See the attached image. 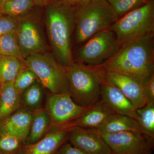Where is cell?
<instances>
[{
    "instance_id": "14",
    "label": "cell",
    "mask_w": 154,
    "mask_h": 154,
    "mask_svg": "<svg viewBox=\"0 0 154 154\" xmlns=\"http://www.w3.org/2000/svg\"><path fill=\"white\" fill-rule=\"evenodd\" d=\"M101 97L115 114L129 116L140 124L136 109L131 102L118 88L105 79L101 86Z\"/></svg>"
},
{
    "instance_id": "16",
    "label": "cell",
    "mask_w": 154,
    "mask_h": 154,
    "mask_svg": "<svg viewBox=\"0 0 154 154\" xmlns=\"http://www.w3.org/2000/svg\"><path fill=\"white\" fill-rule=\"evenodd\" d=\"M35 115V111L21 107L0 122V134H7L24 139Z\"/></svg>"
},
{
    "instance_id": "10",
    "label": "cell",
    "mask_w": 154,
    "mask_h": 154,
    "mask_svg": "<svg viewBox=\"0 0 154 154\" xmlns=\"http://www.w3.org/2000/svg\"><path fill=\"white\" fill-rule=\"evenodd\" d=\"M90 107L78 105L72 99L69 92H66L59 94L48 93L46 95L44 108L50 116L51 128L60 127L71 122Z\"/></svg>"
},
{
    "instance_id": "34",
    "label": "cell",
    "mask_w": 154,
    "mask_h": 154,
    "mask_svg": "<svg viewBox=\"0 0 154 154\" xmlns=\"http://www.w3.org/2000/svg\"><path fill=\"white\" fill-rule=\"evenodd\" d=\"M60 1V0H50V3L53 2H57V1Z\"/></svg>"
},
{
    "instance_id": "31",
    "label": "cell",
    "mask_w": 154,
    "mask_h": 154,
    "mask_svg": "<svg viewBox=\"0 0 154 154\" xmlns=\"http://www.w3.org/2000/svg\"><path fill=\"white\" fill-rule=\"evenodd\" d=\"M89 1L90 0H60L53 2L59 5L64 7H74Z\"/></svg>"
},
{
    "instance_id": "27",
    "label": "cell",
    "mask_w": 154,
    "mask_h": 154,
    "mask_svg": "<svg viewBox=\"0 0 154 154\" xmlns=\"http://www.w3.org/2000/svg\"><path fill=\"white\" fill-rule=\"evenodd\" d=\"M36 80V77L32 70L28 67L22 69L17 75L14 85L20 94Z\"/></svg>"
},
{
    "instance_id": "20",
    "label": "cell",
    "mask_w": 154,
    "mask_h": 154,
    "mask_svg": "<svg viewBox=\"0 0 154 154\" xmlns=\"http://www.w3.org/2000/svg\"><path fill=\"white\" fill-rule=\"evenodd\" d=\"M44 88L36 80L20 94L22 107L32 111H36L42 107L44 97Z\"/></svg>"
},
{
    "instance_id": "17",
    "label": "cell",
    "mask_w": 154,
    "mask_h": 154,
    "mask_svg": "<svg viewBox=\"0 0 154 154\" xmlns=\"http://www.w3.org/2000/svg\"><path fill=\"white\" fill-rule=\"evenodd\" d=\"M93 129L100 134H112L134 131L151 136L134 119L117 114L110 116L102 125Z\"/></svg>"
},
{
    "instance_id": "1",
    "label": "cell",
    "mask_w": 154,
    "mask_h": 154,
    "mask_svg": "<svg viewBox=\"0 0 154 154\" xmlns=\"http://www.w3.org/2000/svg\"><path fill=\"white\" fill-rule=\"evenodd\" d=\"M98 66L104 72L126 75L142 83L154 75V34L120 45L111 58Z\"/></svg>"
},
{
    "instance_id": "18",
    "label": "cell",
    "mask_w": 154,
    "mask_h": 154,
    "mask_svg": "<svg viewBox=\"0 0 154 154\" xmlns=\"http://www.w3.org/2000/svg\"><path fill=\"white\" fill-rule=\"evenodd\" d=\"M20 94L14 82L2 84L0 88V122L22 107Z\"/></svg>"
},
{
    "instance_id": "19",
    "label": "cell",
    "mask_w": 154,
    "mask_h": 154,
    "mask_svg": "<svg viewBox=\"0 0 154 154\" xmlns=\"http://www.w3.org/2000/svg\"><path fill=\"white\" fill-rule=\"evenodd\" d=\"M51 118L45 108L35 111V115L28 133L23 140L24 144L37 142L47 134L51 128Z\"/></svg>"
},
{
    "instance_id": "29",
    "label": "cell",
    "mask_w": 154,
    "mask_h": 154,
    "mask_svg": "<svg viewBox=\"0 0 154 154\" xmlns=\"http://www.w3.org/2000/svg\"><path fill=\"white\" fill-rule=\"evenodd\" d=\"M143 95L146 104L154 102V75L143 83Z\"/></svg>"
},
{
    "instance_id": "6",
    "label": "cell",
    "mask_w": 154,
    "mask_h": 154,
    "mask_svg": "<svg viewBox=\"0 0 154 154\" xmlns=\"http://www.w3.org/2000/svg\"><path fill=\"white\" fill-rule=\"evenodd\" d=\"M109 29L115 33L120 45L154 34V0L119 17Z\"/></svg>"
},
{
    "instance_id": "24",
    "label": "cell",
    "mask_w": 154,
    "mask_h": 154,
    "mask_svg": "<svg viewBox=\"0 0 154 154\" xmlns=\"http://www.w3.org/2000/svg\"><path fill=\"white\" fill-rule=\"evenodd\" d=\"M140 120V124L147 132L154 137V102L146 104L136 109Z\"/></svg>"
},
{
    "instance_id": "32",
    "label": "cell",
    "mask_w": 154,
    "mask_h": 154,
    "mask_svg": "<svg viewBox=\"0 0 154 154\" xmlns=\"http://www.w3.org/2000/svg\"><path fill=\"white\" fill-rule=\"evenodd\" d=\"M34 5L42 7L47 6L50 3V0H32Z\"/></svg>"
},
{
    "instance_id": "36",
    "label": "cell",
    "mask_w": 154,
    "mask_h": 154,
    "mask_svg": "<svg viewBox=\"0 0 154 154\" xmlns=\"http://www.w3.org/2000/svg\"><path fill=\"white\" fill-rule=\"evenodd\" d=\"M0 154H2L1 153H0Z\"/></svg>"
},
{
    "instance_id": "35",
    "label": "cell",
    "mask_w": 154,
    "mask_h": 154,
    "mask_svg": "<svg viewBox=\"0 0 154 154\" xmlns=\"http://www.w3.org/2000/svg\"><path fill=\"white\" fill-rule=\"evenodd\" d=\"M1 85H2V83H1V82H0V88H1Z\"/></svg>"
},
{
    "instance_id": "12",
    "label": "cell",
    "mask_w": 154,
    "mask_h": 154,
    "mask_svg": "<svg viewBox=\"0 0 154 154\" xmlns=\"http://www.w3.org/2000/svg\"><path fill=\"white\" fill-rule=\"evenodd\" d=\"M104 72V79L118 88L136 109L146 105L143 95V83L126 75L116 72Z\"/></svg>"
},
{
    "instance_id": "30",
    "label": "cell",
    "mask_w": 154,
    "mask_h": 154,
    "mask_svg": "<svg viewBox=\"0 0 154 154\" xmlns=\"http://www.w3.org/2000/svg\"><path fill=\"white\" fill-rule=\"evenodd\" d=\"M54 154H85L72 145L68 141L62 145Z\"/></svg>"
},
{
    "instance_id": "7",
    "label": "cell",
    "mask_w": 154,
    "mask_h": 154,
    "mask_svg": "<svg viewBox=\"0 0 154 154\" xmlns=\"http://www.w3.org/2000/svg\"><path fill=\"white\" fill-rule=\"evenodd\" d=\"M83 44L78 50L75 61L94 66L111 58L120 46L115 33L110 29L96 33Z\"/></svg>"
},
{
    "instance_id": "26",
    "label": "cell",
    "mask_w": 154,
    "mask_h": 154,
    "mask_svg": "<svg viewBox=\"0 0 154 154\" xmlns=\"http://www.w3.org/2000/svg\"><path fill=\"white\" fill-rule=\"evenodd\" d=\"M119 17L142 7L152 0H107Z\"/></svg>"
},
{
    "instance_id": "11",
    "label": "cell",
    "mask_w": 154,
    "mask_h": 154,
    "mask_svg": "<svg viewBox=\"0 0 154 154\" xmlns=\"http://www.w3.org/2000/svg\"><path fill=\"white\" fill-rule=\"evenodd\" d=\"M68 130V141L85 154H112L102 134L91 128L72 126Z\"/></svg>"
},
{
    "instance_id": "28",
    "label": "cell",
    "mask_w": 154,
    "mask_h": 154,
    "mask_svg": "<svg viewBox=\"0 0 154 154\" xmlns=\"http://www.w3.org/2000/svg\"><path fill=\"white\" fill-rule=\"evenodd\" d=\"M19 24L18 18L0 14V36L17 32Z\"/></svg>"
},
{
    "instance_id": "25",
    "label": "cell",
    "mask_w": 154,
    "mask_h": 154,
    "mask_svg": "<svg viewBox=\"0 0 154 154\" xmlns=\"http://www.w3.org/2000/svg\"><path fill=\"white\" fill-rule=\"evenodd\" d=\"M23 139L10 134H0V153L2 154H19Z\"/></svg>"
},
{
    "instance_id": "15",
    "label": "cell",
    "mask_w": 154,
    "mask_h": 154,
    "mask_svg": "<svg viewBox=\"0 0 154 154\" xmlns=\"http://www.w3.org/2000/svg\"><path fill=\"white\" fill-rule=\"evenodd\" d=\"M113 114L115 113L109 105L101 99L78 118L60 127L67 128L72 126H79L95 129L102 125L110 116Z\"/></svg>"
},
{
    "instance_id": "23",
    "label": "cell",
    "mask_w": 154,
    "mask_h": 154,
    "mask_svg": "<svg viewBox=\"0 0 154 154\" xmlns=\"http://www.w3.org/2000/svg\"><path fill=\"white\" fill-rule=\"evenodd\" d=\"M0 55L24 59L17 42L16 32H11L0 36Z\"/></svg>"
},
{
    "instance_id": "2",
    "label": "cell",
    "mask_w": 154,
    "mask_h": 154,
    "mask_svg": "<svg viewBox=\"0 0 154 154\" xmlns=\"http://www.w3.org/2000/svg\"><path fill=\"white\" fill-rule=\"evenodd\" d=\"M48 35L57 60L64 66L74 61L72 50V38L75 30L73 7H64L54 2L46 11Z\"/></svg>"
},
{
    "instance_id": "8",
    "label": "cell",
    "mask_w": 154,
    "mask_h": 154,
    "mask_svg": "<svg viewBox=\"0 0 154 154\" xmlns=\"http://www.w3.org/2000/svg\"><path fill=\"white\" fill-rule=\"evenodd\" d=\"M101 134L112 154H152L153 151L154 137L140 131Z\"/></svg>"
},
{
    "instance_id": "9",
    "label": "cell",
    "mask_w": 154,
    "mask_h": 154,
    "mask_svg": "<svg viewBox=\"0 0 154 154\" xmlns=\"http://www.w3.org/2000/svg\"><path fill=\"white\" fill-rule=\"evenodd\" d=\"M28 13L18 17L19 24L16 34L17 42L24 59L44 51L45 43L38 20Z\"/></svg>"
},
{
    "instance_id": "5",
    "label": "cell",
    "mask_w": 154,
    "mask_h": 154,
    "mask_svg": "<svg viewBox=\"0 0 154 154\" xmlns=\"http://www.w3.org/2000/svg\"><path fill=\"white\" fill-rule=\"evenodd\" d=\"M26 66L36 75V80L49 93L59 94L69 91L65 67L54 55L44 51L25 60Z\"/></svg>"
},
{
    "instance_id": "4",
    "label": "cell",
    "mask_w": 154,
    "mask_h": 154,
    "mask_svg": "<svg viewBox=\"0 0 154 154\" xmlns=\"http://www.w3.org/2000/svg\"><path fill=\"white\" fill-rule=\"evenodd\" d=\"M72 99L85 107L93 106L101 98L104 72L98 66L86 65L74 61L65 66Z\"/></svg>"
},
{
    "instance_id": "3",
    "label": "cell",
    "mask_w": 154,
    "mask_h": 154,
    "mask_svg": "<svg viewBox=\"0 0 154 154\" xmlns=\"http://www.w3.org/2000/svg\"><path fill=\"white\" fill-rule=\"evenodd\" d=\"M73 8L77 44H83L96 33L109 29L119 18L107 0H90Z\"/></svg>"
},
{
    "instance_id": "13",
    "label": "cell",
    "mask_w": 154,
    "mask_h": 154,
    "mask_svg": "<svg viewBox=\"0 0 154 154\" xmlns=\"http://www.w3.org/2000/svg\"><path fill=\"white\" fill-rule=\"evenodd\" d=\"M67 140V129L53 127L37 142L30 144H22L19 154H54Z\"/></svg>"
},
{
    "instance_id": "33",
    "label": "cell",
    "mask_w": 154,
    "mask_h": 154,
    "mask_svg": "<svg viewBox=\"0 0 154 154\" xmlns=\"http://www.w3.org/2000/svg\"><path fill=\"white\" fill-rule=\"evenodd\" d=\"M9 0H0V5H2L3 3L6 2Z\"/></svg>"
},
{
    "instance_id": "22",
    "label": "cell",
    "mask_w": 154,
    "mask_h": 154,
    "mask_svg": "<svg viewBox=\"0 0 154 154\" xmlns=\"http://www.w3.org/2000/svg\"><path fill=\"white\" fill-rule=\"evenodd\" d=\"M33 6L32 0H9L0 5V14L18 18L29 12Z\"/></svg>"
},
{
    "instance_id": "21",
    "label": "cell",
    "mask_w": 154,
    "mask_h": 154,
    "mask_svg": "<svg viewBox=\"0 0 154 154\" xmlns=\"http://www.w3.org/2000/svg\"><path fill=\"white\" fill-rule=\"evenodd\" d=\"M26 67L25 60L0 55V82L14 83L19 72Z\"/></svg>"
}]
</instances>
